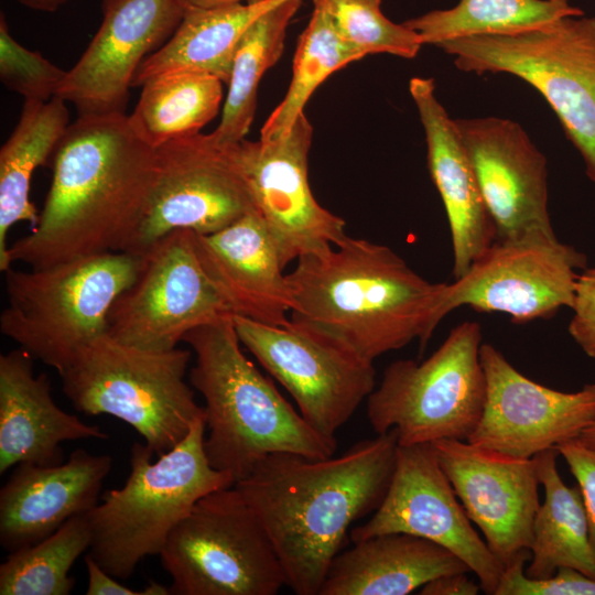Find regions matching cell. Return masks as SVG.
<instances>
[{
  "label": "cell",
  "instance_id": "f35d334b",
  "mask_svg": "<svg viewBox=\"0 0 595 595\" xmlns=\"http://www.w3.org/2000/svg\"><path fill=\"white\" fill-rule=\"evenodd\" d=\"M84 562L88 574L86 595H169L170 587L150 581L142 589H132L122 585L116 577L106 572L89 554Z\"/></svg>",
  "mask_w": 595,
  "mask_h": 595
},
{
  "label": "cell",
  "instance_id": "484cf974",
  "mask_svg": "<svg viewBox=\"0 0 595 595\" xmlns=\"http://www.w3.org/2000/svg\"><path fill=\"white\" fill-rule=\"evenodd\" d=\"M69 126L66 101L55 96L46 101L24 100L21 116L0 150V270L11 268L8 235L13 225L34 227L39 213L30 199L34 171L53 155Z\"/></svg>",
  "mask_w": 595,
  "mask_h": 595
},
{
  "label": "cell",
  "instance_id": "d6986e66",
  "mask_svg": "<svg viewBox=\"0 0 595 595\" xmlns=\"http://www.w3.org/2000/svg\"><path fill=\"white\" fill-rule=\"evenodd\" d=\"M184 11L180 0H102L101 23L57 96L78 115L126 113L138 67L170 40Z\"/></svg>",
  "mask_w": 595,
  "mask_h": 595
},
{
  "label": "cell",
  "instance_id": "5bb4252c",
  "mask_svg": "<svg viewBox=\"0 0 595 595\" xmlns=\"http://www.w3.org/2000/svg\"><path fill=\"white\" fill-rule=\"evenodd\" d=\"M585 268V255L555 234L495 240L462 277L445 283L440 316L469 306L505 313L517 323L547 318L561 307L571 309L577 271Z\"/></svg>",
  "mask_w": 595,
  "mask_h": 595
},
{
  "label": "cell",
  "instance_id": "8992f818",
  "mask_svg": "<svg viewBox=\"0 0 595 595\" xmlns=\"http://www.w3.org/2000/svg\"><path fill=\"white\" fill-rule=\"evenodd\" d=\"M142 261V256L122 251L28 271L9 268L1 333L61 375L85 345L107 333L110 309Z\"/></svg>",
  "mask_w": 595,
  "mask_h": 595
},
{
  "label": "cell",
  "instance_id": "e575fe53",
  "mask_svg": "<svg viewBox=\"0 0 595 595\" xmlns=\"http://www.w3.org/2000/svg\"><path fill=\"white\" fill-rule=\"evenodd\" d=\"M41 53L30 51L10 34L3 13L0 18V79L24 100L46 101L57 96L66 76Z\"/></svg>",
  "mask_w": 595,
  "mask_h": 595
},
{
  "label": "cell",
  "instance_id": "d590c367",
  "mask_svg": "<svg viewBox=\"0 0 595 595\" xmlns=\"http://www.w3.org/2000/svg\"><path fill=\"white\" fill-rule=\"evenodd\" d=\"M517 562L504 569L495 595H595V578L571 569L559 567L547 578H530Z\"/></svg>",
  "mask_w": 595,
  "mask_h": 595
},
{
  "label": "cell",
  "instance_id": "83f0119b",
  "mask_svg": "<svg viewBox=\"0 0 595 595\" xmlns=\"http://www.w3.org/2000/svg\"><path fill=\"white\" fill-rule=\"evenodd\" d=\"M556 448L534 457L544 500L537 510L530 560L526 575L547 578L559 567L575 569L595 578V556L589 543L588 526L578 486L570 487L561 478Z\"/></svg>",
  "mask_w": 595,
  "mask_h": 595
},
{
  "label": "cell",
  "instance_id": "4fadbf2b",
  "mask_svg": "<svg viewBox=\"0 0 595 595\" xmlns=\"http://www.w3.org/2000/svg\"><path fill=\"white\" fill-rule=\"evenodd\" d=\"M232 320L240 343L291 394L307 424L325 436L335 437L376 387L372 363L303 323Z\"/></svg>",
  "mask_w": 595,
  "mask_h": 595
},
{
  "label": "cell",
  "instance_id": "60d3db41",
  "mask_svg": "<svg viewBox=\"0 0 595 595\" xmlns=\"http://www.w3.org/2000/svg\"><path fill=\"white\" fill-rule=\"evenodd\" d=\"M266 0H180L184 10L188 9H210L238 3H256Z\"/></svg>",
  "mask_w": 595,
  "mask_h": 595
},
{
  "label": "cell",
  "instance_id": "7bdbcfd3",
  "mask_svg": "<svg viewBox=\"0 0 595 595\" xmlns=\"http://www.w3.org/2000/svg\"><path fill=\"white\" fill-rule=\"evenodd\" d=\"M577 440L586 447L595 451V420L581 433Z\"/></svg>",
  "mask_w": 595,
  "mask_h": 595
},
{
  "label": "cell",
  "instance_id": "4316f807",
  "mask_svg": "<svg viewBox=\"0 0 595 595\" xmlns=\"http://www.w3.org/2000/svg\"><path fill=\"white\" fill-rule=\"evenodd\" d=\"M274 0L210 9H188L170 40L138 67L131 87L180 71L209 74L227 84L238 43Z\"/></svg>",
  "mask_w": 595,
  "mask_h": 595
},
{
  "label": "cell",
  "instance_id": "ac0fdd59",
  "mask_svg": "<svg viewBox=\"0 0 595 595\" xmlns=\"http://www.w3.org/2000/svg\"><path fill=\"white\" fill-rule=\"evenodd\" d=\"M469 520L504 567L530 560L540 506L536 457L518 458L468 441L432 443Z\"/></svg>",
  "mask_w": 595,
  "mask_h": 595
},
{
  "label": "cell",
  "instance_id": "9a60e30c",
  "mask_svg": "<svg viewBox=\"0 0 595 595\" xmlns=\"http://www.w3.org/2000/svg\"><path fill=\"white\" fill-rule=\"evenodd\" d=\"M390 532L444 547L475 573L484 593L495 595L505 567L472 526L430 443L398 445L381 504L367 522L350 530L349 539L357 542Z\"/></svg>",
  "mask_w": 595,
  "mask_h": 595
},
{
  "label": "cell",
  "instance_id": "7402d4cb",
  "mask_svg": "<svg viewBox=\"0 0 595 595\" xmlns=\"http://www.w3.org/2000/svg\"><path fill=\"white\" fill-rule=\"evenodd\" d=\"M199 260L234 315L283 326L294 307L277 246L258 210L208 235L195 234Z\"/></svg>",
  "mask_w": 595,
  "mask_h": 595
},
{
  "label": "cell",
  "instance_id": "d6a6232c",
  "mask_svg": "<svg viewBox=\"0 0 595 595\" xmlns=\"http://www.w3.org/2000/svg\"><path fill=\"white\" fill-rule=\"evenodd\" d=\"M86 515L71 518L45 539L10 552L0 565V595H67L75 585L69 571L89 550Z\"/></svg>",
  "mask_w": 595,
  "mask_h": 595
},
{
  "label": "cell",
  "instance_id": "b9f144b4",
  "mask_svg": "<svg viewBox=\"0 0 595 595\" xmlns=\"http://www.w3.org/2000/svg\"><path fill=\"white\" fill-rule=\"evenodd\" d=\"M20 4L42 12H53L69 0H17Z\"/></svg>",
  "mask_w": 595,
  "mask_h": 595
},
{
  "label": "cell",
  "instance_id": "44dd1931",
  "mask_svg": "<svg viewBox=\"0 0 595 595\" xmlns=\"http://www.w3.org/2000/svg\"><path fill=\"white\" fill-rule=\"evenodd\" d=\"M109 455L83 448L56 465L19 464L0 490V544L10 552L51 536L98 502Z\"/></svg>",
  "mask_w": 595,
  "mask_h": 595
},
{
  "label": "cell",
  "instance_id": "9c48e42d",
  "mask_svg": "<svg viewBox=\"0 0 595 595\" xmlns=\"http://www.w3.org/2000/svg\"><path fill=\"white\" fill-rule=\"evenodd\" d=\"M482 344L480 325L466 321L428 359L391 363L367 398L372 430L377 434L394 430L402 446L467 441L486 399Z\"/></svg>",
  "mask_w": 595,
  "mask_h": 595
},
{
  "label": "cell",
  "instance_id": "8fae6325",
  "mask_svg": "<svg viewBox=\"0 0 595 595\" xmlns=\"http://www.w3.org/2000/svg\"><path fill=\"white\" fill-rule=\"evenodd\" d=\"M141 269L112 304L108 331L119 342L151 350H170L193 329L234 316L207 274L195 232L174 230L144 255Z\"/></svg>",
  "mask_w": 595,
  "mask_h": 595
},
{
  "label": "cell",
  "instance_id": "ffe728a7",
  "mask_svg": "<svg viewBox=\"0 0 595 595\" xmlns=\"http://www.w3.org/2000/svg\"><path fill=\"white\" fill-rule=\"evenodd\" d=\"M496 240L554 234L548 209L545 155L516 121L498 117L455 119Z\"/></svg>",
  "mask_w": 595,
  "mask_h": 595
},
{
  "label": "cell",
  "instance_id": "d4e9b609",
  "mask_svg": "<svg viewBox=\"0 0 595 595\" xmlns=\"http://www.w3.org/2000/svg\"><path fill=\"white\" fill-rule=\"evenodd\" d=\"M340 551L318 595H407L445 574L469 567L444 547L416 536H374Z\"/></svg>",
  "mask_w": 595,
  "mask_h": 595
},
{
  "label": "cell",
  "instance_id": "277c9868",
  "mask_svg": "<svg viewBox=\"0 0 595 595\" xmlns=\"http://www.w3.org/2000/svg\"><path fill=\"white\" fill-rule=\"evenodd\" d=\"M183 342L195 355L190 381L205 402L204 447L214 468L236 484L271 454L334 455L336 437L310 426L245 356L232 316L191 331Z\"/></svg>",
  "mask_w": 595,
  "mask_h": 595
},
{
  "label": "cell",
  "instance_id": "2e32d148",
  "mask_svg": "<svg viewBox=\"0 0 595 595\" xmlns=\"http://www.w3.org/2000/svg\"><path fill=\"white\" fill-rule=\"evenodd\" d=\"M313 127L301 113L291 129L272 140L236 144L256 208L277 246L282 266L325 251L347 235L345 220L321 206L312 194L307 158Z\"/></svg>",
  "mask_w": 595,
  "mask_h": 595
},
{
  "label": "cell",
  "instance_id": "5b68a950",
  "mask_svg": "<svg viewBox=\"0 0 595 595\" xmlns=\"http://www.w3.org/2000/svg\"><path fill=\"white\" fill-rule=\"evenodd\" d=\"M205 418L152 462L147 444L133 443L130 474L122 487L106 491L86 515L89 555L110 575L126 580L147 556L160 555L170 533L204 496L235 485L206 455Z\"/></svg>",
  "mask_w": 595,
  "mask_h": 595
},
{
  "label": "cell",
  "instance_id": "836d02e7",
  "mask_svg": "<svg viewBox=\"0 0 595 595\" xmlns=\"http://www.w3.org/2000/svg\"><path fill=\"white\" fill-rule=\"evenodd\" d=\"M337 33L364 56L386 53L414 58L423 43L404 23H394L381 11V0H312Z\"/></svg>",
  "mask_w": 595,
  "mask_h": 595
},
{
  "label": "cell",
  "instance_id": "30bf717a",
  "mask_svg": "<svg viewBox=\"0 0 595 595\" xmlns=\"http://www.w3.org/2000/svg\"><path fill=\"white\" fill-rule=\"evenodd\" d=\"M176 595H275L286 586L274 548L240 491L201 498L161 553Z\"/></svg>",
  "mask_w": 595,
  "mask_h": 595
},
{
  "label": "cell",
  "instance_id": "cb8c5ba5",
  "mask_svg": "<svg viewBox=\"0 0 595 595\" xmlns=\"http://www.w3.org/2000/svg\"><path fill=\"white\" fill-rule=\"evenodd\" d=\"M33 359L20 347L0 356V474L19 464L62 463L63 442L108 437L55 403L50 378L35 375Z\"/></svg>",
  "mask_w": 595,
  "mask_h": 595
},
{
  "label": "cell",
  "instance_id": "ab89813d",
  "mask_svg": "<svg viewBox=\"0 0 595 595\" xmlns=\"http://www.w3.org/2000/svg\"><path fill=\"white\" fill-rule=\"evenodd\" d=\"M468 573L441 575L421 587V595H477L482 591L479 582L467 576Z\"/></svg>",
  "mask_w": 595,
  "mask_h": 595
},
{
  "label": "cell",
  "instance_id": "f546056e",
  "mask_svg": "<svg viewBox=\"0 0 595 595\" xmlns=\"http://www.w3.org/2000/svg\"><path fill=\"white\" fill-rule=\"evenodd\" d=\"M223 84L215 76L192 71L154 76L141 86L129 121L153 148L198 133L218 113Z\"/></svg>",
  "mask_w": 595,
  "mask_h": 595
},
{
  "label": "cell",
  "instance_id": "603a6c76",
  "mask_svg": "<svg viewBox=\"0 0 595 595\" xmlns=\"http://www.w3.org/2000/svg\"><path fill=\"white\" fill-rule=\"evenodd\" d=\"M409 90L425 133L430 175L445 207L457 279L496 240L495 225L455 119L435 95L434 80L413 77Z\"/></svg>",
  "mask_w": 595,
  "mask_h": 595
},
{
  "label": "cell",
  "instance_id": "8d00e7d4",
  "mask_svg": "<svg viewBox=\"0 0 595 595\" xmlns=\"http://www.w3.org/2000/svg\"><path fill=\"white\" fill-rule=\"evenodd\" d=\"M565 459L580 487L588 526L589 543L595 556V451L577 439L555 446Z\"/></svg>",
  "mask_w": 595,
  "mask_h": 595
},
{
  "label": "cell",
  "instance_id": "ba28073f",
  "mask_svg": "<svg viewBox=\"0 0 595 595\" xmlns=\"http://www.w3.org/2000/svg\"><path fill=\"white\" fill-rule=\"evenodd\" d=\"M467 73H507L536 88L559 118L595 183V17L567 15L506 35L439 44Z\"/></svg>",
  "mask_w": 595,
  "mask_h": 595
},
{
  "label": "cell",
  "instance_id": "52a82bcc",
  "mask_svg": "<svg viewBox=\"0 0 595 595\" xmlns=\"http://www.w3.org/2000/svg\"><path fill=\"white\" fill-rule=\"evenodd\" d=\"M191 357L188 349H144L105 333L85 345L60 376L77 411L123 421L160 456L205 418L185 381Z\"/></svg>",
  "mask_w": 595,
  "mask_h": 595
},
{
  "label": "cell",
  "instance_id": "3957f363",
  "mask_svg": "<svg viewBox=\"0 0 595 595\" xmlns=\"http://www.w3.org/2000/svg\"><path fill=\"white\" fill-rule=\"evenodd\" d=\"M296 261L286 274L294 300L290 320L364 360L413 340L422 351L442 321L445 283L424 279L385 245L346 236Z\"/></svg>",
  "mask_w": 595,
  "mask_h": 595
},
{
  "label": "cell",
  "instance_id": "74e56055",
  "mask_svg": "<svg viewBox=\"0 0 595 595\" xmlns=\"http://www.w3.org/2000/svg\"><path fill=\"white\" fill-rule=\"evenodd\" d=\"M571 309L573 316L569 333L583 351L595 360V267L585 268L580 273Z\"/></svg>",
  "mask_w": 595,
  "mask_h": 595
},
{
  "label": "cell",
  "instance_id": "7c38bea8",
  "mask_svg": "<svg viewBox=\"0 0 595 595\" xmlns=\"http://www.w3.org/2000/svg\"><path fill=\"white\" fill-rule=\"evenodd\" d=\"M236 144L198 132L155 148V184L128 252L142 256L177 229L213 234L257 210Z\"/></svg>",
  "mask_w": 595,
  "mask_h": 595
},
{
  "label": "cell",
  "instance_id": "7a4b0ae2",
  "mask_svg": "<svg viewBox=\"0 0 595 595\" xmlns=\"http://www.w3.org/2000/svg\"><path fill=\"white\" fill-rule=\"evenodd\" d=\"M398 445L390 430L338 457L275 453L234 485L264 528L296 595L320 594L353 522L379 507Z\"/></svg>",
  "mask_w": 595,
  "mask_h": 595
},
{
  "label": "cell",
  "instance_id": "1f68e13d",
  "mask_svg": "<svg viewBox=\"0 0 595 595\" xmlns=\"http://www.w3.org/2000/svg\"><path fill=\"white\" fill-rule=\"evenodd\" d=\"M363 57L337 33L325 13L314 8L299 40L290 86L261 128L260 140L286 133L317 87L334 72Z\"/></svg>",
  "mask_w": 595,
  "mask_h": 595
},
{
  "label": "cell",
  "instance_id": "e0dca14e",
  "mask_svg": "<svg viewBox=\"0 0 595 595\" xmlns=\"http://www.w3.org/2000/svg\"><path fill=\"white\" fill-rule=\"evenodd\" d=\"M479 355L486 399L468 442L509 456L531 458L578 439L595 420V383L563 392L522 375L491 344L483 343Z\"/></svg>",
  "mask_w": 595,
  "mask_h": 595
},
{
  "label": "cell",
  "instance_id": "6da1fadb",
  "mask_svg": "<svg viewBox=\"0 0 595 595\" xmlns=\"http://www.w3.org/2000/svg\"><path fill=\"white\" fill-rule=\"evenodd\" d=\"M158 175L156 149L127 113L78 115L53 153V178L32 230L8 257L30 268L128 252Z\"/></svg>",
  "mask_w": 595,
  "mask_h": 595
},
{
  "label": "cell",
  "instance_id": "f1b7e54d",
  "mask_svg": "<svg viewBox=\"0 0 595 595\" xmlns=\"http://www.w3.org/2000/svg\"><path fill=\"white\" fill-rule=\"evenodd\" d=\"M302 0H274L247 29L234 55L228 91L217 128L221 144L239 143L253 121L257 91L264 73L281 57L288 25Z\"/></svg>",
  "mask_w": 595,
  "mask_h": 595
},
{
  "label": "cell",
  "instance_id": "4dcf8cb0",
  "mask_svg": "<svg viewBox=\"0 0 595 595\" xmlns=\"http://www.w3.org/2000/svg\"><path fill=\"white\" fill-rule=\"evenodd\" d=\"M570 0H459L450 9L432 10L403 23L424 44L473 35L523 32L562 17L582 15Z\"/></svg>",
  "mask_w": 595,
  "mask_h": 595
}]
</instances>
